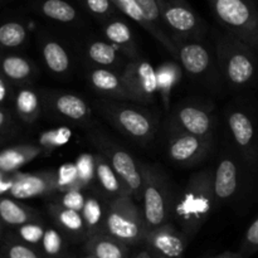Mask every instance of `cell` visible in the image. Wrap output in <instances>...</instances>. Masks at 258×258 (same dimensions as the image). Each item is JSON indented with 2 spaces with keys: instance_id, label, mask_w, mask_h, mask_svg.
<instances>
[{
  "instance_id": "cell-1",
  "label": "cell",
  "mask_w": 258,
  "mask_h": 258,
  "mask_svg": "<svg viewBox=\"0 0 258 258\" xmlns=\"http://www.w3.org/2000/svg\"><path fill=\"white\" fill-rule=\"evenodd\" d=\"M214 169L197 171L174 201L173 218L190 241L216 211L213 188Z\"/></svg>"
},
{
  "instance_id": "cell-2",
  "label": "cell",
  "mask_w": 258,
  "mask_h": 258,
  "mask_svg": "<svg viewBox=\"0 0 258 258\" xmlns=\"http://www.w3.org/2000/svg\"><path fill=\"white\" fill-rule=\"evenodd\" d=\"M217 66L227 85L244 90L258 85V53L248 44L227 32L216 35Z\"/></svg>"
},
{
  "instance_id": "cell-3",
  "label": "cell",
  "mask_w": 258,
  "mask_h": 258,
  "mask_svg": "<svg viewBox=\"0 0 258 258\" xmlns=\"http://www.w3.org/2000/svg\"><path fill=\"white\" fill-rule=\"evenodd\" d=\"M141 170L144 178L141 211L149 232L170 223L175 198L171 193L169 178L163 169L158 165L141 164Z\"/></svg>"
},
{
  "instance_id": "cell-4",
  "label": "cell",
  "mask_w": 258,
  "mask_h": 258,
  "mask_svg": "<svg viewBox=\"0 0 258 258\" xmlns=\"http://www.w3.org/2000/svg\"><path fill=\"white\" fill-rule=\"evenodd\" d=\"M224 32L234 35L258 53V5L256 0H208Z\"/></svg>"
},
{
  "instance_id": "cell-5",
  "label": "cell",
  "mask_w": 258,
  "mask_h": 258,
  "mask_svg": "<svg viewBox=\"0 0 258 258\" xmlns=\"http://www.w3.org/2000/svg\"><path fill=\"white\" fill-rule=\"evenodd\" d=\"M103 233L127 246L144 244L148 229L143 211L133 197H117L108 202Z\"/></svg>"
},
{
  "instance_id": "cell-6",
  "label": "cell",
  "mask_w": 258,
  "mask_h": 258,
  "mask_svg": "<svg viewBox=\"0 0 258 258\" xmlns=\"http://www.w3.org/2000/svg\"><path fill=\"white\" fill-rule=\"evenodd\" d=\"M252 174L237 154L226 153L218 159L213 178L216 211L251 190L254 185Z\"/></svg>"
},
{
  "instance_id": "cell-7",
  "label": "cell",
  "mask_w": 258,
  "mask_h": 258,
  "mask_svg": "<svg viewBox=\"0 0 258 258\" xmlns=\"http://www.w3.org/2000/svg\"><path fill=\"white\" fill-rule=\"evenodd\" d=\"M97 108L113 127L135 143L146 145L153 141L156 122L149 111L111 101L97 103Z\"/></svg>"
},
{
  "instance_id": "cell-8",
  "label": "cell",
  "mask_w": 258,
  "mask_h": 258,
  "mask_svg": "<svg viewBox=\"0 0 258 258\" xmlns=\"http://www.w3.org/2000/svg\"><path fill=\"white\" fill-rule=\"evenodd\" d=\"M226 125L237 155L253 174H258V116L246 106L226 111Z\"/></svg>"
},
{
  "instance_id": "cell-9",
  "label": "cell",
  "mask_w": 258,
  "mask_h": 258,
  "mask_svg": "<svg viewBox=\"0 0 258 258\" xmlns=\"http://www.w3.org/2000/svg\"><path fill=\"white\" fill-rule=\"evenodd\" d=\"M91 143L93 144L98 153L105 156L113 170L116 171L121 180L125 183L127 189L130 190L131 196L135 201L141 202V194H143V170H141V163H138L133 155L111 141L107 136L101 133H92L90 136Z\"/></svg>"
},
{
  "instance_id": "cell-10",
  "label": "cell",
  "mask_w": 258,
  "mask_h": 258,
  "mask_svg": "<svg viewBox=\"0 0 258 258\" xmlns=\"http://www.w3.org/2000/svg\"><path fill=\"white\" fill-rule=\"evenodd\" d=\"M161 18L171 39H203L208 27L186 0H158Z\"/></svg>"
},
{
  "instance_id": "cell-11",
  "label": "cell",
  "mask_w": 258,
  "mask_h": 258,
  "mask_svg": "<svg viewBox=\"0 0 258 258\" xmlns=\"http://www.w3.org/2000/svg\"><path fill=\"white\" fill-rule=\"evenodd\" d=\"M216 123V116L211 106L198 101H185L171 110L166 123V133H183L212 138Z\"/></svg>"
},
{
  "instance_id": "cell-12",
  "label": "cell",
  "mask_w": 258,
  "mask_h": 258,
  "mask_svg": "<svg viewBox=\"0 0 258 258\" xmlns=\"http://www.w3.org/2000/svg\"><path fill=\"white\" fill-rule=\"evenodd\" d=\"M166 155L176 165L189 168L201 164L213 149L214 138L166 133Z\"/></svg>"
},
{
  "instance_id": "cell-13",
  "label": "cell",
  "mask_w": 258,
  "mask_h": 258,
  "mask_svg": "<svg viewBox=\"0 0 258 258\" xmlns=\"http://www.w3.org/2000/svg\"><path fill=\"white\" fill-rule=\"evenodd\" d=\"M178 52V62L193 78L211 77L216 70V50L212 52L203 39L174 40Z\"/></svg>"
},
{
  "instance_id": "cell-14",
  "label": "cell",
  "mask_w": 258,
  "mask_h": 258,
  "mask_svg": "<svg viewBox=\"0 0 258 258\" xmlns=\"http://www.w3.org/2000/svg\"><path fill=\"white\" fill-rule=\"evenodd\" d=\"M126 88L133 101L150 103L158 95V76L156 68L144 59L128 60L121 72Z\"/></svg>"
},
{
  "instance_id": "cell-15",
  "label": "cell",
  "mask_w": 258,
  "mask_h": 258,
  "mask_svg": "<svg viewBox=\"0 0 258 258\" xmlns=\"http://www.w3.org/2000/svg\"><path fill=\"white\" fill-rule=\"evenodd\" d=\"M189 242L180 229L168 223L149 231L144 244L153 258H184Z\"/></svg>"
},
{
  "instance_id": "cell-16",
  "label": "cell",
  "mask_w": 258,
  "mask_h": 258,
  "mask_svg": "<svg viewBox=\"0 0 258 258\" xmlns=\"http://www.w3.org/2000/svg\"><path fill=\"white\" fill-rule=\"evenodd\" d=\"M45 103L54 117L75 125H86L91 121V107L85 100L75 93L54 91L48 95Z\"/></svg>"
},
{
  "instance_id": "cell-17",
  "label": "cell",
  "mask_w": 258,
  "mask_h": 258,
  "mask_svg": "<svg viewBox=\"0 0 258 258\" xmlns=\"http://www.w3.org/2000/svg\"><path fill=\"white\" fill-rule=\"evenodd\" d=\"M58 193L57 171L29 174L15 180L10 194L17 199H30Z\"/></svg>"
},
{
  "instance_id": "cell-18",
  "label": "cell",
  "mask_w": 258,
  "mask_h": 258,
  "mask_svg": "<svg viewBox=\"0 0 258 258\" xmlns=\"http://www.w3.org/2000/svg\"><path fill=\"white\" fill-rule=\"evenodd\" d=\"M102 30L106 40L111 43L123 57L128 60L141 59L135 35L125 20L117 15L110 18L102 23Z\"/></svg>"
},
{
  "instance_id": "cell-19",
  "label": "cell",
  "mask_w": 258,
  "mask_h": 258,
  "mask_svg": "<svg viewBox=\"0 0 258 258\" xmlns=\"http://www.w3.org/2000/svg\"><path fill=\"white\" fill-rule=\"evenodd\" d=\"M115 5V8L117 9V12L122 13L123 15L131 19L133 22H135L136 24L140 25L141 28L146 30L151 37H154V39L158 40L166 50L171 54L174 60L178 62V52H176L175 43L173 42L170 35L168 33L163 32V30L158 29L150 20L146 18V15L144 14L143 9L140 8V5L136 3V0H111Z\"/></svg>"
},
{
  "instance_id": "cell-20",
  "label": "cell",
  "mask_w": 258,
  "mask_h": 258,
  "mask_svg": "<svg viewBox=\"0 0 258 258\" xmlns=\"http://www.w3.org/2000/svg\"><path fill=\"white\" fill-rule=\"evenodd\" d=\"M87 78L90 85L101 95L116 98V100L133 101L130 92L121 77V73L113 70H107V68L95 67L88 72Z\"/></svg>"
},
{
  "instance_id": "cell-21",
  "label": "cell",
  "mask_w": 258,
  "mask_h": 258,
  "mask_svg": "<svg viewBox=\"0 0 258 258\" xmlns=\"http://www.w3.org/2000/svg\"><path fill=\"white\" fill-rule=\"evenodd\" d=\"M50 217L54 221L55 227L67 237L75 242H86L88 239L87 229L83 222L81 212L67 209L59 204L52 203L48 207Z\"/></svg>"
},
{
  "instance_id": "cell-22",
  "label": "cell",
  "mask_w": 258,
  "mask_h": 258,
  "mask_svg": "<svg viewBox=\"0 0 258 258\" xmlns=\"http://www.w3.org/2000/svg\"><path fill=\"white\" fill-rule=\"evenodd\" d=\"M95 181L100 186L102 196L108 201L117 197L131 196L130 190L125 185L120 176L116 174L107 159L100 153L95 155ZM133 197V196H131Z\"/></svg>"
},
{
  "instance_id": "cell-23",
  "label": "cell",
  "mask_w": 258,
  "mask_h": 258,
  "mask_svg": "<svg viewBox=\"0 0 258 258\" xmlns=\"http://www.w3.org/2000/svg\"><path fill=\"white\" fill-rule=\"evenodd\" d=\"M130 246L106 233L91 236L85 242L86 256L92 258H128Z\"/></svg>"
},
{
  "instance_id": "cell-24",
  "label": "cell",
  "mask_w": 258,
  "mask_h": 258,
  "mask_svg": "<svg viewBox=\"0 0 258 258\" xmlns=\"http://www.w3.org/2000/svg\"><path fill=\"white\" fill-rule=\"evenodd\" d=\"M110 202V201H108ZM108 202L103 201V197L97 193H88L81 214L87 229L88 238L97 233H103Z\"/></svg>"
},
{
  "instance_id": "cell-25",
  "label": "cell",
  "mask_w": 258,
  "mask_h": 258,
  "mask_svg": "<svg viewBox=\"0 0 258 258\" xmlns=\"http://www.w3.org/2000/svg\"><path fill=\"white\" fill-rule=\"evenodd\" d=\"M85 52L88 60H91L97 67L110 70V68H118L120 66L125 68V66L127 64V63H123V55L107 40H90L86 44Z\"/></svg>"
},
{
  "instance_id": "cell-26",
  "label": "cell",
  "mask_w": 258,
  "mask_h": 258,
  "mask_svg": "<svg viewBox=\"0 0 258 258\" xmlns=\"http://www.w3.org/2000/svg\"><path fill=\"white\" fill-rule=\"evenodd\" d=\"M42 55L48 71L54 75H66L71 70V55L59 40L47 38L42 45Z\"/></svg>"
},
{
  "instance_id": "cell-27",
  "label": "cell",
  "mask_w": 258,
  "mask_h": 258,
  "mask_svg": "<svg viewBox=\"0 0 258 258\" xmlns=\"http://www.w3.org/2000/svg\"><path fill=\"white\" fill-rule=\"evenodd\" d=\"M43 17L60 24H77L81 14L77 8L67 0H40L38 4Z\"/></svg>"
},
{
  "instance_id": "cell-28",
  "label": "cell",
  "mask_w": 258,
  "mask_h": 258,
  "mask_svg": "<svg viewBox=\"0 0 258 258\" xmlns=\"http://www.w3.org/2000/svg\"><path fill=\"white\" fill-rule=\"evenodd\" d=\"M181 66L176 60H169L164 62L163 64L156 68V76H158V93L165 111H169V102H170L171 93L175 86L181 80Z\"/></svg>"
},
{
  "instance_id": "cell-29",
  "label": "cell",
  "mask_w": 258,
  "mask_h": 258,
  "mask_svg": "<svg viewBox=\"0 0 258 258\" xmlns=\"http://www.w3.org/2000/svg\"><path fill=\"white\" fill-rule=\"evenodd\" d=\"M44 150L40 146H30L24 149H10L0 154V170L14 171L28 161L37 158Z\"/></svg>"
},
{
  "instance_id": "cell-30",
  "label": "cell",
  "mask_w": 258,
  "mask_h": 258,
  "mask_svg": "<svg viewBox=\"0 0 258 258\" xmlns=\"http://www.w3.org/2000/svg\"><path fill=\"white\" fill-rule=\"evenodd\" d=\"M67 237L57 227H47L40 242L42 254L44 258H60L67 256Z\"/></svg>"
},
{
  "instance_id": "cell-31",
  "label": "cell",
  "mask_w": 258,
  "mask_h": 258,
  "mask_svg": "<svg viewBox=\"0 0 258 258\" xmlns=\"http://www.w3.org/2000/svg\"><path fill=\"white\" fill-rule=\"evenodd\" d=\"M0 217L5 223L12 224V226H23V224L34 222L35 213L28 211L27 208L12 199L5 198L0 201Z\"/></svg>"
},
{
  "instance_id": "cell-32",
  "label": "cell",
  "mask_w": 258,
  "mask_h": 258,
  "mask_svg": "<svg viewBox=\"0 0 258 258\" xmlns=\"http://www.w3.org/2000/svg\"><path fill=\"white\" fill-rule=\"evenodd\" d=\"M57 184H58V193L67 190H73V189H80L85 190L86 186L83 185L81 180L80 173L76 163L64 164L60 166L57 171Z\"/></svg>"
},
{
  "instance_id": "cell-33",
  "label": "cell",
  "mask_w": 258,
  "mask_h": 258,
  "mask_svg": "<svg viewBox=\"0 0 258 258\" xmlns=\"http://www.w3.org/2000/svg\"><path fill=\"white\" fill-rule=\"evenodd\" d=\"M17 110L25 121H34L40 112V100L33 90H22L17 96Z\"/></svg>"
},
{
  "instance_id": "cell-34",
  "label": "cell",
  "mask_w": 258,
  "mask_h": 258,
  "mask_svg": "<svg viewBox=\"0 0 258 258\" xmlns=\"http://www.w3.org/2000/svg\"><path fill=\"white\" fill-rule=\"evenodd\" d=\"M27 28L18 22H8L0 25V44L4 47H19L27 40Z\"/></svg>"
},
{
  "instance_id": "cell-35",
  "label": "cell",
  "mask_w": 258,
  "mask_h": 258,
  "mask_svg": "<svg viewBox=\"0 0 258 258\" xmlns=\"http://www.w3.org/2000/svg\"><path fill=\"white\" fill-rule=\"evenodd\" d=\"M3 71L14 81H24L32 76L33 67L27 59L22 57H8L3 60Z\"/></svg>"
},
{
  "instance_id": "cell-36",
  "label": "cell",
  "mask_w": 258,
  "mask_h": 258,
  "mask_svg": "<svg viewBox=\"0 0 258 258\" xmlns=\"http://www.w3.org/2000/svg\"><path fill=\"white\" fill-rule=\"evenodd\" d=\"M72 131L70 127H57L44 131L39 138V146L44 150H55L71 141Z\"/></svg>"
},
{
  "instance_id": "cell-37",
  "label": "cell",
  "mask_w": 258,
  "mask_h": 258,
  "mask_svg": "<svg viewBox=\"0 0 258 258\" xmlns=\"http://www.w3.org/2000/svg\"><path fill=\"white\" fill-rule=\"evenodd\" d=\"M81 3L91 15L102 23L110 18L116 17L117 9L111 0H81Z\"/></svg>"
},
{
  "instance_id": "cell-38",
  "label": "cell",
  "mask_w": 258,
  "mask_h": 258,
  "mask_svg": "<svg viewBox=\"0 0 258 258\" xmlns=\"http://www.w3.org/2000/svg\"><path fill=\"white\" fill-rule=\"evenodd\" d=\"M86 198H87V194H86L85 190L73 189V190H67L54 194V201L53 202L67 209L81 212L83 206H85Z\"/></svg>"
},
{
  "instance_id": "cell-39",
  "label": "cell",
  "mask_w": 258,
  "mask_h": 258,
  "mask_svg": "<svg viewBox=\"0 0 258 258\" xmlns=\"http://www.w3.org/2000/svg\"><path fill=\"white\" fill-rule=\"evenodd\" d=\"M258 252V217L251 223L244 233L239 253L243 258L251 257Z\"/></svg>"
},
{
  "instance_id": "cell-40",
  "label": "cell",
  "mask_w": 258,
  "mask_h": 258,
  "mask_svg": "<svg viewBox=\"0 0 258 258\" xmlns=\"http://www.w3.org/2000/svg\"><path fill=\"white\" fill-rule=\"evenodd\" d=\"M76 165H77L81 180L87 189L90 184L95 180V155L83 154L77 159Z\"/></svg>"
},
{
  "instance_id": "cell-41",
  "label": "cell",
  "mask_w": 258,
  "mask_h": 258,
  "mask_svg": "<svg viewBox=\"0 0 258 258\" xmlns=\"http://www.w3.org/2000/svg\"><path fill=\"white\" fill-rule=\"evenodd\" d=\"M45 228H47V227L43 226L42 223L34 221L30 222V223L20 226L19 234L25 243L35 246V244H40V242H42Z\"/></svg>"
},
{
  "instance_id": "cell-42",
  "label": "cell",
  "mask_w": 258,
  "mask_h": 258,
  "mask_svg": "<svg viewBox=\"0 0 258 258\" xmlns=\"http://www.w3.org/2000/svg\"><path fill=\"white\" fill-rule=\"evenodd\" d=\"M140 8L143 9L144 14L146 15L149 20L155 25L158 29L163 30V32L168 33L166 30L165 24L163 22V18H161V13H160V8H159L158 0H136ZM169 34V33H168Z\"/></svg>"
},
{
  "instance_id": "cell-43",
  "label": "cell",
  "mask_w": 258,
  "mask_h": 258,
  "mask_svg": "<svg viewBox=\"0 0 258 258\" xmlns=\"http://www.w3.org/2000/svg\"><path fill=\"white\" fill-rule=\"evenodd\" d=\"M8 258H44L42 252L24 243H14L8 249Z\"/></svg>"
},
{
  "instance_id": "cell-44",
  "label": "cell",
  "mask_w": 258,
  "mask_h": 258,
  "mask_svg": "<svg viewBox=\"0 0 258 258\" xmlns=\"http://www.w3.org/2000/svg\"><path fill=\"white\" fill-rule=\"evenodd\" d=\"M15 180H17V179H14V180H5L4 176H3V174L0 173V194L4 193V191L12 190Z\"/></svg>"
},
{
  "instance_id": "cell-45",
  "label": "cell",
  "mask_w": 258,
  "mask_h": 258,
  "mask_svg": "<svg viewBox=\"0 0 258 258\" xmlns=\"http://www.w3.org/2000/svg\"><path fill=\"white\" fill-rule=\"evenodd\" d=\"M212 258H243V257L241 256V253H239V252L227 251V252H223V253H221V254H217V256H214Z\"/></svg>"
},
{
  "instance_id": "cell-46",
  "label": "cell",
  "mask_w": 258,
  "mask_h": 258,
  "mask_svg": "<svg viewBox=\"0 0 258 258\" xmlns=\"http://www.w3.org/2000/svg\"><path fill=\"white\" fill-rule=\"evenodd\" d=\"M5 96H7V87H5L4 82L0 80V101L4 100Z\"/></svg>"
},
{
  "instance_id": "cell-47",
  "label": "cell",
  "mask_w": 258,
  "mask_h": 258,
  "mask_svg": "<svg viewBox=\"0 0 258 258\" xmlns=\"http://www.w3.org/2000/svg\"><path fill=\"white\" fill-rule=\"evenodd\" d=\"M135 258H153L151 257V254H150V252L148 251V249H144V251H141L140 253L138 254V256H136Z\"/></svg>"
},
{
  "instance_id": "cell-48",
  "label": "cell",
  "mask_w": 258,
  "mask_h": 258,
  "mask_svg": "<svg viewBox=\"0 0 258 258\" xmlns=\"http://www.w3.org/2000/svg\"><path fill=\"white\" fill-rule=\"evenodd\" d=\"M4 121H5V115H4V112H3V111H0V127L3 126Z\"/></svg>"
},
{
  "instance_id": "cell-49",
  "label": "cell",
  "mask_w": 258,
  "mask_h": 258,
  "mask_svg": "<svg viewBox=\"0 0 258 258\" xmlns=\"http://www.w3.org/2000/svg\"><path fill=\"white\" fill-rule=\"evenodd\" d=\"M60 258H75L73 256H70V254H67V256H64V257H60Z\"/></svg>"
},
{
  "instance_id": "cell-50",
  "label": "cell",
  "mask_w": 258,
  "mask_h": 258,
  "mask_svg": "<svg viewBox=\"0 0 258 258\" xmlns=\"http://www.w3.org/2000/svg\"><path fill=\"white\" fill-rule=\"evenodd\" d=\"M85 258H92V257H90V256H86Z\"/></svg>"
}]
</instances>
